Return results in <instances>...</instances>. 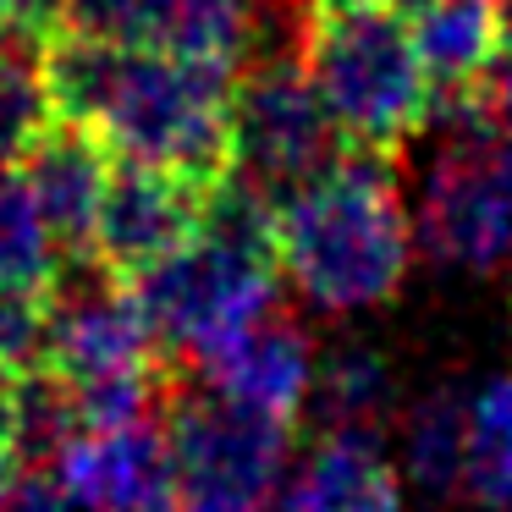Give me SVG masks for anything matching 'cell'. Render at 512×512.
<instances>
[{
    "label": "cell",
    "instance_id": "cell-15",
    "mask_svg": "<svg viewBox=\"0 0 512 512\" xmlns=\"http://www.w3.org/2000/svg\"><path fill=\"white\" fill-rule=\"evenodd\" d=\"M61 276V248L17 166H0V298H45Z\"/></svg>",
    "mask_w": 512,
    "mask_h": 512
},
{
    "label": "cell",
    "instance_id": "cell-21",
    "mask_svg": "<svg viewBox=\"0 0 512 512\" xmlns=\"http://www.w3.org/2000/svg\"><path fill=\"white\" fill-rule=\"evenodd\" d=\"M12 490H17V446L0 441V512L12 507Z\"/></svg>",
    "mask_w": 512,
    "mask_h": 512
},
{
    "label": "cell",
    "instance_id": "cell-5",
    "mask_svg": "<svg viewBox=\"0 0 512 512\" xmlns=\"http://www.w3.org/2000/svg\"><path fill=\"white\" fill-rule=\"evenodd\" d=\"M446 116L452 133L424 177L419 232L435 259L485 276L512 259V61Z\"/></svg>",
    "mask_w": 512,
    "mask_h": 512
},
{
    "label": "cell",
    "instance_id": "cell-22",
    "mask_svg": "<svg viewBox=\"0 0 512 512\" xmlns=\"http://www.w3.org/2000/svg\"><path fill=\"white\" fill-rule=\"evenodd\" d=\"M507 61H512V6H507Z\"/></svg>",
    "mask_w": 512,
    "mask_h": 512
},
{
    "label": "cell",
    "instance_id": "cell-2",
    "mask_svg": "<svg viewBox=\"0 0 512 512\" xmlns=\"http://www.w3.org/2000/svg\"><path fill=\"white\" fill-rule=\"evenodd\" d=\"M281 276L331 314L375 309L402 287L413 259V221L391 155L336 149L314 177L270 204Z\"/></svg>",
    "mask_w": 512,
    "mask_h": 512
},
{
    "label": "cell",
    "instance_id": "cell-10",
    "mask_svg": "<svg viewBox=\"0 0 512 512\" xmlns=\"http://www.w3.org/2000/svg\"><path fill=\"white\" fill-rule=\"evenodd\" d=\"M210 199V182H193L166 166H144V160H116L100 204V226H94V259L111 265L116 276H138L199 232Z\"/></svg>",
    "mask_w": 512,
    "mask_h": 512
},
{
    "label": "cell",
    "instance_id": "cell-18",
    "mask_svg": "<svg viewBox=\"0 0 512 512\" xmlns=\"http://www.w3.org/2000/svg\"><path fill=\"white\" fill-rule=\"evenodd\" d=\"M463 430H468V408L452 391H435L408 413V474L424 490L463 485Z\"/></svg>",
    "mask_w": 512,
    "mask_h": 512
},
{
    "label": "cell",
    "instance_id": "cell-14",
    "mask_svg": "<svg viewBox=\"0 0 512 512\" xmlns=\"http://www.w3.org/2000/svg\"><path fill=\"white\" fill-rule=\"evenodd\" d=\"M276 496V512H402L397 468L375 446V430H325Z\"/></svg>",
    "mask_w": 512,
    "mask_h": 512
},
{
    "label": "cell",
    "instance_id": "cell-8",
    "mask_svg": "<svg viewBox=\"0 0 512 512\" xmlns=\"http://www.w3.org/2000/svg\"><path fill=\"white\" fill-rule=\"evenodd\" d=\"M39 474L67 496L72 512H171L166 413L116 424H72Z\"/></svg>",
    "mask_w": 512,
    "mask_h": 512
},
{
    "label": "cell",
    "instance_id": "cell-1",
    "mask_svg": "<svg viewBox=\"0 0 512 512\" xmlns=\"http://www.w3.org/2000/svg\"><path fill=\"white\" fill-rule=\"evenodd\" d=\"M45 83L61 122L94 133L116 160L166 166L210 188L232 177V67L56 28L45 39Z\"/></svg>",
    "mask_w": 512,
    "mask_h": 512
},
{
    "label": "cell",
    "instance_id": "cell-16",
    "mask_svg": "<svg viewBox=\"0 0 512 512\" xmlns=\"http://www.w3.org/2000/svg\"><path fill=\"white\" fill-rule=\"evenodd\" d=\"M463 490L485 512H512V375L490 380L468 402Z\"/></svg>",
    "mask_w": 512,
    "mask_h": 512
},
{
    "label": "cell",
    "instance_id": "cell-12",
    "mask_svg": "<svg viewBox=\"0 0 512 512\" xmlns=\"http://www.w3.org/2000/svg\"><path fill=\"white\" fill-rule=\"evenodd\" d=\"M188 369H199L204 391L226 402H243L254 413H270V419H298L303 402L314 391V353L309 336L287 320V314H265L248 331L226 336L221 347H210L204 358H193Z\"/></svg>",
    "mask_w": 512,
    "mask_h": 512
},
{
    "label": "cell",
    "instance_id": "cell-19",
    "mask_svg": "<svg viewBox=\"0 0 512 512\" xmlns=\"http://www.w3.org/2000/svg\"><path fill=\"white\" fill-rule=\"evenodd\" d=\"M391 402L386 369L375 353H336L320 375V413L325 430H375Z\"/></svg>",
    "mask_w": 512,
    "mask_h": 512
},
{
    "label": "cell",
    "instance_id": "cell-20",
    "mask_svg": "<svg viewBox=\"0 0 512 512\" xmlns=\"http://www.w3.org/2000/svg\"><path fill=\"white\" fill-rule=\"evenodd\" d=\"M72 0H0V34H23V39H50L67 23Z\"/></svg>",
    "mask_w": 512,
    "mask_h": 512
},
{
    "label": "cell",
    "instance_id": "cell-3",
    "mask_svg": "<svg viewBox=\"0 0 512 512\" xmlns=\"http://www.w3.org/2000/svg\"><path fill=\"white\" fill-rule=\"evenodd\" d=\"M171 364L188 369L226 336L281 309V259L270 237V199L226 177L204 226L166 259L127 276Z\"/></svg>",
    "mask_w": 512,
    "mask_h": 512
},
{
    "label": "cell",
    "instance_id": "cell-11",
    "mask_svg": "<svg viewBox=\"0 0 512 512\" xmlns=\"http://www.w3.org/2000/svg\"><path fill=\"white\" fill-rule=\"evenodd\" d=\"M12 166L28 182V193H34L61 259H94V226H100V204H105L111 166H116L111 149L94 133H83L78 122L56 116Z\"/></svg>",
    "mask_w": 512,
    "mask_h": 512
},
{
    "label": "cell",
    "instance_id": "cell-17",
    "mask_svg": "<svg viewBox=\"0 0 512 512\" xmlns=\"http://www.w3.org/2000/svg\"><path fill=\"white\" fill-rule=\"evenodd\" d=\"M56 122L45 83V39L0 34V166H12Z\"/></svg>",
    "mask_w": 512,
    "mask_h": 512
},
{
    "label": "cell",
    "instance_id": "cell-6",
    "mask_svg": "<svg viewBox=\"0 0 512 512\" xmlns=\"http://www.w3.org/2000/svg\"><path fill=\"white\" fill-rule=\"evenodd\" d=\"M171 512H265L292 457V424L215 391H171Z\"/></svg>",
    "mask_w": 512,
    "mask_h": 512
},
{
    "label": "cell",
    "instance_id": "cell-4",
    "mask_svg": "<svg viewBox=\"0 0 512 512\" xmlns=\"http://www.w3.org/2000/svg\"><path fill=\"white\" fill-rule=\"evenodd\" d=\"M298 61L342 149L397 155L435 116V89L408 12L386 0H303Z\"/></svg>",
    "mask_w": 512,
    "mask_h": 512
},
{
    "label": "cell",
    "instance_id": "cell-7",
    "mask_svg": "<svg viewBox=\"0 0 512 512\" xmlns=\"http://www.w3.org/2000/svg\"><path fill=\"white\" fill-rule=\"evenodd\" d=\"M342 149L298 50H259L232 94V177L276 204Z\"/></svg>",
    "mask_w": 512,
    "mask_h": 512
},
{
    "label": "cell",
    "instance_id": "cell-9",
    "mask_svg": "<svg viewBox=\"0 0 512 512\" xmlns=\"http://www.w3.org/2000/svg\"><path fill=\"white\" fill-rule=\"evenodd\" d=\"M270 0H72L67 28L243 72L265 50Z\"/></svg>",
    "mask_w": 512,
    "mask_h": 512
},
{
    "label": "cell",
    "instance_id": "cell-13",
    "mask_svg": "<svg viewBox=\"0 0 512 512\" xmlns=\"http://www.w3.org/2000/svg\"><path fill=\"white\" fill-rule=\"evenodd\" d=\"M408 28L430 72L435 111L474 100L507 67V0H413Z\"/></svg>",
    "mask_w": 512,
    "mask_h": 512
}]
</instances>
